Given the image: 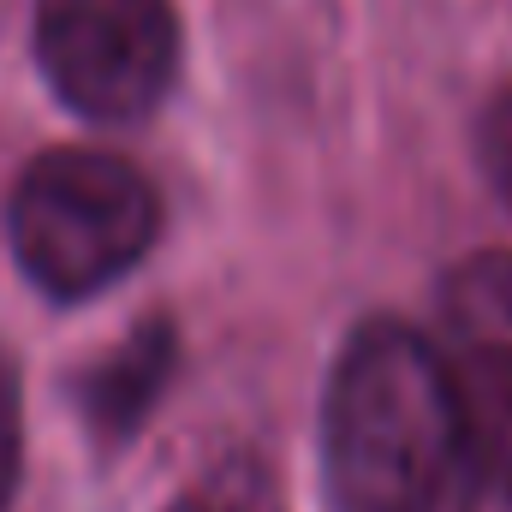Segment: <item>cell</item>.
<instances>
[{
  "label": "cell",
  "instance_id": "cell-1",
  "mask_svg": "<svg viewBox=\"0 0 512 512\" xmlns=\"http://www.w3.org/2000/svg\"><path fill=\"white\" fill-rule=\"evenodd\" d=\"M328 512H477L483 465L441 352L370 316L346 334L322 393Z\"/></svg>",
  "mask_w": 512,
  "mask_h": 512
},
{
  "label": "cell",
  "instance_id": "cell-2",
  "mask_svg": "<svg viewBox=\"0 0 512 512\" xmlns=\"http://www.w3.org/2000/svg\"><path fill=\"white\" fill-rule=\"evenodd\" d=\"M6 233L36 292L78 304L143 262L161 233V197L126 155L66 143L18 173Z\"/></svg>",
  "mask_w": 512,
  "mask_h": 512
},
{
  "label": "cell",
  "instance_id": "cell-3",
  "mask_svg": "<svg viewBox=\"0 0 512 512\" xmlns=\"http://www.w3.org/2000/svg\"><path fill=\"white\" fill-rule=\"evenodd\" d=\"M36 66L72 114L131 126L173 90V0H36Z\"/></svg>",
  "mask_w": 512,
  "mask_h": 512
},
{
  "label": "cell",
  "instance_id": "cell-4",
  "mask_svg": "<svg viewBox=\"0 0 512 512\" xmlns=\"http://www.w3.org/2000/svg\"><path fill=\"white\" fill-rule=\"evenodd\" d=\"M441 364L453 376L483 483L512 501V256L477 251L441 280Z\"/></svg>",
  "mask_w": 512,
  "mask_h": 512
},
{
  "label": "cell",
  "instance_id": "cell-5",
  "mask_svg": "<svg viewBox=\"0 0 512 512\" xmlns=\"http://www.w3.org/2000/svg\"><path fill=\"white\" fill-rule=\"evenodd\" d=\"M173 376V322L149 316L137 322L120 346H108L96 364H84L72 376V399H78V417L96 441L120 447L131 429L155 411L161 387Z\"/></svg>",
  "mask_w": 512,
  "mask_h": 512
},
{
  "label": "cell",
  "instance_id": "cell-6",
  "mask_svg": "<svg viewBox=\"0 0 512 512\" xmlns=\"http://www.w3.org/2000/svg\"><path fill=\"white\" fill-rule=\"evenodd\" d=\"M167 512H286V495H280V483L262 459L233 453L215 471H203Z\"/></svg>",
  "mask_w": 512,
  "mask_h": 512
},
{
  "label": "cell",
  "instance_id": "cell-7",
  "mask_svg": "<svg viewBox=\"0 0 512 512\" xmlns=\"http://www.w3.org/2000/svg\"><path fill=\"white\" fill-rule=\"evenodd\" d=\"M477 161H483V179L501 191V203L512 209V84L489 96V108L477 120Z\"/></svg>",
  "mask_w": 512,
  "mask_h": 512
},
{
  "label": "cell",
  "instance_id": "cell-8",
  "mask_svg": "<svg viewBox=\"0 0 512 512\" xmlns=\"http://www.w3.org/2000/svg\"><path fill=\"white\" fill-rule=\"evenodd\" d=\"M18 471H24V405H18V376L0 352V512L18 489Z\"/></svg>",
  "mask_w": 512,
  "mask_h": 512
}]
</instances>
